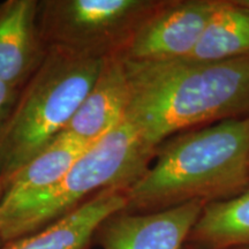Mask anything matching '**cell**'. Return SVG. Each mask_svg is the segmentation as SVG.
Masks as SVG:
<instances>
[{"mask_svg": "<svg viewBox=\"0 0 249 249\" xmlns=\"http://www.w3.org/2000/svg\"><path fill=\"white\" fill-rule=\"evenodd\" d=\"M239 2H240L241 5L244 6H247V7H249V0H238Z\"/></svg>", "mask_w": 249, "mask_h": 249, "instance_id": "cell-16", "label": "cell"}, {"mask_svg": "<svg viewBox=\"0 0 249 249\" xmlns=\"http://www.w3.org/2000/svg\"><path fill=\"white\" fill-rule=\"evenodd\" d=\"M220 0H160L119 54L127 61L187 58Z\"/></svg>", "mask_w": 249, "mask_h": 249, "instance_id": "cell-6", "label": "cell"}, {"mask_svg": "<svg viewBox=\"0 0 249 249\" xmlns=\"http://www.w3.org/2000/svg\"><path fill=\"white\" fill-rule=\"evenodd\" d=\"M92 144L62 132L6 182L2 201L35 194L55 185Z\"/></svg>", "mask_w": 249, "mask_h": 249, "instance_id": "cell-11", "label": "cell"}, {"mask_svg": "<svg viewBox=\"0 0 249 249\" xmlns=\"http://www.w3.org/2000/svg\"><path fill=\"white\" fill-rule=\"evenodd\" d=\"M155 154L124 119L88 148L55 185L1 202L0 233L4 244L51 225L99 192L127 191L147 172Z\"/></svg>", "mask_w": 249, "mask_h": 249, "instance_id": "cell-3", "label": "cell"}, {"mask_svg": "<svg viewBox=\"0 0 249 249\" xmlns=\"http://www.w3.org/2000/svg\"><path fill=\"white\" fill-rule=\"evenodd\" d=\"M128 99V79L123 58H105L97 79L64 132L93 144L124 120Z\"/></svg>", "mask_w": 249, "mask_h": 249, "instance_id": "cell-9", "label": "cell"}, {"mask_svg": "<svg viewBox=\"0 0 249 249\" xmlns=\"http://www.w3.org/2000/svg\"><path fill=\"white\" fill-rule=\"evenodd\" d=\"M160 0H39L38 27L49 48L119 55Z\"/></svg>", "mask_w": 249, "mask_h": 249, "instance_id": "cell-5", "label": "cell"}, {"mask_svg": "<svg viewBox=\"0 0 249 249\" xmlns=\"http://www.w3.org/2000/svg\"><path fill=\"white\" fill-rule=\"evenodd\" d=\"M204 205L193 201L155 213L120 210L98 226L93 240L102 249H182Z\"/></svg>", "mask_w": 249, "mask_h": 249, "instance_id": "cell-7", "label": "cell"}, {"mask_svg": "<svg viewBox=\"0 0 249 249\" xmlns=\"http://www.w3.org/2000/svg\"><path fill=\"white\" fill-rule=\"evenodd\" d=\"M124 62L129 87L124 119L152 150L176 134L249 118V55Z\"/></svg>", "mask_w": 249, "mask_h": 249, "instance_id": "cell-1", "label": "cell"}, {"mask_svg": "<svg viewBox=\"0 0 249 249\" xmlns=\"http://www.w3.org/2000/svg\"><path fill=\"white\" fill-rule=\"evenodd\" d=\"M39 0L0 2V81L21 90L49 52L38 27Z\"/></svg>", "mask_w": 249, "mask_h": 249, "instance_id": "cell-8", "label": "cell"}, {"mask_svg": "<svg viewBox=\"0 0 249 249\" xmlns=\"http://www.w3.org/2000/svg\"><path fill=\"white\" fill-rule=\"evenodd\" d=\"M104 59L57 46L49 49L0 128V177L5 185L66 129L97 79Z\"/></svg>", "mask_w": 249, "mask_h": 249, "instance_id": "cell-4", "label": "cell"}, {"mask_svg": "<svg viewBox=\"0 0 249 249\" xmlns=\"http://www.w3.org/2000/svg\"><path fill=\"white\" fill-rule=\"evenodd\" d=\"M4 245V240H2V236H1V233H0V247Z\"/></svg>", "mask_w": 249, "mask_h": 249, "instance_id": "cell-18", "label": "cell"}, {"mask_svg": "<svg viewBox=\"0 0 249 249\" xmlns=\"http://www.w3.org/2000/svg\"><path fill=\"white\" fill-rule=\"evenodd\" d=\"M5 194H6V185L4 180H2L1 177H0V204H1L2 200H4Z\"/></svg>", "mask_w": 249, "mask_h": 249, "instance_id": "cell-15", "label": "cell"}, {"mask_svg": "<svg viewBox=\"0 0 249 249\" xmlns=\"http://www.w3.org/2000/svg\"><path fill=\"white\" fill-rule=\"evenodd\" d=\"M249 55V7L238 0H220L197 45L187 58L220 61Z\"/></svg>", "mask_w": 249, "mask_h": 249, "instance_id": "cell-13", "label": "cell"}, {"mask_svg": "<svg viewBox=\"0 0 249 249\" xmlns=\"http://www.w3.org/2000/svg\"><path fill=\"white\" fill-rule=\"evenodd\" d=\"M18 93L20 90L0 81V128L13 110Z\"/></svg>", "mask_w": 249, "mask_h": 249, "instance_id": "cell-14", "label": "cell"}, {"mask_svg": "<svg viewBox=\"0 0 249 249\" xmlns=\"http://www.w3.org/2000/svg\"><path fill=\"white\" fill-rule=\"evenodd\" d=\"M182 249H198V248H196V247H194V246H192V245L186 244L185 246H183Z\"/></svg>", "mask_w": 249, "mask_h": 249, "instance_id": "cell-17", "label": "cell"}, {"mask_svg": "<svg viewBox=\"0 0 249 249\" xmlns=\"http://www.w3.org/2000/svg\"><path fill=\"white\" fill-rule=\"evenodd\" d=\"M236 249H249V248H236Z\"/></svg>", "mask_w": 249, "mask_h": 249, "instance_id": "cell-19", "label": "cell"}, {"mask_svg": "<svg viewBox=\"0 0 249 249\" xmlns=\"http://www.w3.org/2000/svg\"><path fill=\"white\" fill-rule=\"evenodd\" d=\"M154 160L126 191L124 211L147 213L234 197L249 187V118L176 134L158 145Z\"/></svg>", "mask_w": 249, "mask_h": 249, "instance_id": "cell-2", "label": "cell"}, {"mask_svg": "<svg viewBox=\"0 0 249 249\" xmlns=\"http://www.w3.org/2000/svg\"><path fill=\"white\" fill-rule=\"evenodd\" d=\"M124 207L126 191L105 189L51 225L5 242L0 249H90L98 226Z\"/></svg>", "mask_w": 249, "mask_h": 249, "instance_id": "cell-10", "label": "cell"}, {"mask_svg": "<svg viewBox=\"0 0 249 249\" xmlns=\"http://www.w3.org/2000/svg\"><path fill=\"white\" fill-rule=\"evenodd\" d=\"M186 244L198 249L249 248V187L234 197L205 204Z\"/></svg>", "mask_w": 249, "mask_h": 249, "instance_id": "cell-12", "label": "cell"}]
</instances>
